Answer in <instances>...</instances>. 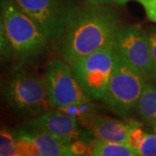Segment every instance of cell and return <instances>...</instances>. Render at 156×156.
Masks as SVG:
<instances>
[{
  "label": "cell",
  "instance_id": "cell-1",
  "mask_svg": "<svg viewBox=\"0 0 156 156\" xmlns=\"http://www.w3.org/2000/svg\"><path fill=\"white\" fill-rule=\"evenodd\" d=\"M120 21L114 10L103 5L77 6L59 39L61 57L72 65L80 58L114 44Z\"/></svg>",
  "mask_w": 156,
  "mask_h": 156
},
{
  "label": "cell",
  "instance_id": "cell-12",
  "mask_svg": "<svg viewBox=\"0 0 156 156\" xmlns=\"http://www.w3.org/2000/svg\"><path fill=\"white\" fill-rule=\"evenodd\" d=\"M136 109L143 122L153 126L156 122V85L146 81Z\"/></svg>",
  "mask_w": 156,
  "mask_h": 156
},
{
  "label": "cell",
  "instance_id": "cell-16",
  "mask_svg": "<svg viewBox=\"0 0 156 156\" xmlns=\"http://www.w3.org/2000/svg\"><path fill=\"white\" fill-rule=\"evenodd\" d=\"M12 56L10 44L6 36L3 17L0 13V66Z\"/></svg>",
  "mask_w": 156,
  "mask_h": 156
},
{
  "label": "cell",
  "instance_id": "cell-18",
  "mask_svg": "<svg viewBox=\"0 0 156 156\" xmlns=\"http://www.w3.org/2000/svg\"><path fill=\"white\" fill-rule=\"evenodd\" d=\"M146 134L147 133L144 132L141 128V125L134 127V128H132V130L128 134V144L138 150L140 146L141 145L143 140L145 138Z\"/></svg>",
  "mask_w": 156,
  "mask_h": 156
},
{
  "label": "cell",
  "instance_id": "cell-8",
  "mask_svg": "<svg viewBox=\"0 0 156 156\" xmlns=\"http://www.w3.org/2000/svg\"><path fill=\"white\" fill-rule=\"evenodd\" d=\"M114 45L118 53L146 79L151 80L156 77L149 37L140 25L120 27Z\"/></svg>",
  "mask_w": 156,
  "mask_h": 156
},
{
  "label": "cell",
  "instance_id": "cell-17",
  "mask_svg": "<svg viewBox=\"0 0 156 156\" xmlns=\"http://www.w3.org/2000/svg\"><path fill=\"white\" fill-rule=\"evenodd\" d=\"M138 151L141 156H156V133L146 134Z\"/></svg>",
  "mask_w": 156,
  "mask_h": 156
},
{
  "label": "cell",
  "instance_id": "cell-5",
  "mask_svg": "<svg viewBox=\"0 0 156 156\" xmlns=\"http://www.w3.org/2000/svg\"><path fill=\"white\" fill-rule=\"evenodd\" d=\"M114 44L80 58L74 62V76L90 99L101 101L117 59Z\"/></svg>",
  "mask_w": 156,
  "mask_h": 156
},
{
  "label": "cell",
  "instance_id": "cell-4",
  "mask_svg": "<svg viewBox=\"0 0 156 156\" xmlns=\"http://www.w3.org/2000/svg\"><path fill=\"white\" fill-rule=\"evenodd\" d=\"M145 82L146 78L118 53L101 101L118 115L128 117L136 109Z\"/></svg>",
  "mask_w": 156,
  "mask_h": 156
},
{
  "label": "cell",
  "instance_id": "cell-20",
  "mask_svg": "<svg viewBox=\"0 0 156 156\" xmlns=\"http://www.w3.org/2000/svg\"><path fill=\"white\" fill-rule=\"evenodd\" d=\"M145 10L146 15L151 22L156 23V0H137Z\"/></svg>",
  "mask_w": 156,
  "mask_h": 156
},
{
  "label": "cell",
  "instance_id": "cell-9",
  "mask_svg": "<svg viewBox=\"0 0 156 156\" xmlns=\"http://www.w3.org/2000/svg\"><path fill=\"white\" fill-rule=\"evenodd\" d=\"M18 156H73L70 142L25 126L17 129Z\"/></svg>",
  "mask_w": 156,
  "mask_h": 156
},
{
  "label": "cell",
  "instance_id": "cell-22",
  "mask_svg": "<svg viewBox=\"0 0 156 156\" xmlns=\"http://www.w3.org/2000/svg\"><path fill=\"white\" fill-rule=\"evenodd\" d=\"M84 1L91 5H104L107 4L109 0H84Z\"/></svg>",
  "mask_w": 156,
  "mask_h": 156
},
{
  "label": "cell",
  "instance_id": "cell-14",
  "mask_svg": "<svg viewBox=\"0 0 156 156\" xmlns=\"http://www.w3.org/2000/svg\"><path fill=\"white\" fill-rule=\"evenodd\" d=\"M17 130L0 127V156H18Z\"/></svg>",
  "mask_w": 156,
  "mask_h": 156
},
{
  "label": "cell",
  "instance_id": "cell-23",
  "mask_svg": "<svg viewBox=\"0 0 156 156\" xmlns=\"http://www.w3.org/2000/svg\"><path fill=\"white\" fill-rule=\"evenodd\" d=\"M110 1L115 3L116 5H126L127 3H128L130 0H110Z\"/></svg>",
  "mask_w": 156,
  "mask_h": 156
},
{
  "label": "cell",
  "instance_id": "cell-10",
  "mask_svg": "<svg viewBox=\"0 0 156 156\" xmlns=\"http://www.w3.org/2000/svg\"><path fill=\"white\" fill-rule=\"evenodd\" d=\"M27 126L47 132L69 142L78 140L89 142L94 140L92 139L94 135L89 128L83 129L75 117L61 109H48L30 120Z\"/></svg>",
  "mask_w": 156,
  "mask_h": 156
},
{
  "label": "cell",
  "instance_id": "cell-19",
  "mask_svg": "<svg viewBox=\"0 0 156 156\" xmlns=\"http://www.w3.org/2000/svg\"><path fill=\"white\" fill-rule=\"evenodd\" d=\"M91 143L86 140H78L70 142V150L73 156L91 155Z\"/></svg>",
  "mask_w": 156,
  "mask_h": 156
},
{
  "label": "cell",
  "instance_id": "cell-6",
  "mask_svg": "<svg viewBox=\"0 0 156 156\" xmlns=\"http://www.w3.org/2000/svg\"><path fill=\"white\" fill-rule=\"evenodd\" d=\"M44 31L49 42L61 38L76 11V0H13Z\"/></svg>",
  "mask_w": 156,
  "mask_h": 156
},
{
  "label": "cell",
  "instance_id": "cell-21",
  "mask_svg": "<svg viewBox=\"0 0 156 156\" xmlns=\"http://www.w3.org/2000/svg\"><path fill=\"white\" fill-rule=\"evenodd\" d=\"M148 37H149V42H150L151 53L154 64L156 69V27H153L148 30Z\"/></svg>",
  "mask_w": 156,
  "mask_h": 156
},
{
  "label": "cell",
  "instance_id": "cell-13",
  "mask_svg": "<svg viewBox=\"0 0 156 156\" xmlns=\"http://www.w3.org/2000/svg\"><path fill=\"white\" fill-rule=\"evenodd\" d=\"M91 155L93 156H139L137 149L128 143L110 142L95 139L91 143Z\"/></svg>",
  "mask_w": 156,
  "mask_h": 156
},
{
  "label": "cell",
  "instance_id": "cell-11",
  "mask_svg": "<svg viewBox=\"0 0 156 156\" xmlns=\"http://www.w3.org/2000/svg\"><path fill=\"white\" fill-rule=\"evenodd\" d=\"M140 125L136 121H122L110 117L95 115L90 118L86 128L92 132L95 139L110 142L128 143V134L132 128Z\"/></svg>",
  "mask_w": 156,
  "mask_h": 156
},
{
  "label": "cell",
  "instance_id": "cell-7",
  "mask_svg": "<svg viewBox=\"0 0 156 156\" xmlns=\"http://www.w3.org/2000/svg\"><path fill=\"white\" fill-rule=\"evenodd\" d=\"M70 66L63 59H52L46 65L45 87L51 108L62 109L92 100L78 83Z\"/></svg>",
  "mask_w": 156,
  "mask_h": 156
},
{
  "label": "cell",
  "instance_id": "cell-15",
  "mask_svg": "<svg viewBox=\"0 0 156 156\" xmlns=\"http://www.w3.org/2000/svg\"><path fill=\"white\" fill-rule=\"evenodd\" d=\"M61 110L75 117L79 122L83 123V126H86L90 118L95 115L94 105L90 102V101L68 106L62 108Z\"/></svg>",
  "mask_w": 156,
  "mask_h": 156
},
{
  "label": "cell",
  "instance_id": "cell-2",
  "mask_svg": "<svg viewBox=\"0 0 156 156\" xmlns=\"http://www.w3.org/2000/svg\"><path fill=\"white\" fill-rule=\"evenodd\" d=\"M0 13L12 57L25 62L44 52L49 43L44 31L13 0H0Z\"/></svg>",
  "mask_w": 156,
  "mask_h": 156
},
{
  "label": "cell",
  "instance_id": "cell-3",
  "mask_svg": "<svg viewBox=\"0 0 156 156\" xmlns=\"http://www.w3.org/2000/svg\"><path fill=\"white\" fill-rule=\"evenodd\" d=\"M6 106L26 116H37L50 107L44 78L19 64L1 86Z\"/></svg>",
  "mask_w": 156,
  "mask_h": 156
},
{
  "label": "cell",
  "instance_id": "cell-24",
  "mask_svg": "<svg viewBox=\"0 0 156 156\" xmlns=\"http://www.w3.org/2000/svg\"><path fill=\"white\" fill-rule=\"evenodd\" d=\"M153 127H154V132L156 133V122L153 125Z\"/></svg>",
  "mask_w": 156,
  "mask_h": 156
}]
</instances>
